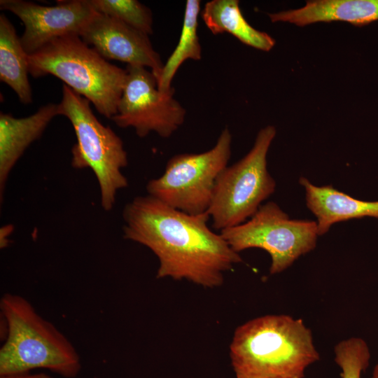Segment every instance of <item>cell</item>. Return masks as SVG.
Wrapping results in <instances>:
<instances>
[{
  "instance_id": "obj_1",
  "label": "cell",
  "mask_w": 378,
  "mask_h": 378,
  "mask_svg": "<svg viewBox=\"0 0 378 378\" xmlns=\"http://www.w3.org/2000/svg\"><path fill=\"white\" fill-rule=\"evenodd\" d=\"M123 237L158 258L156 278L187 280L204 288L223 285L224 274L242 262L220 234L208 226V212L190 215L150 196H139L122 212Z\"/></svg>"
},
{
  "instance_id": "obj_2",
  "label": "cell",
  "mask_w": 378,
  "mask_h": 378,
  "mask_svg": "<svg viewBox=\"0 0 378 378\" xmlns=\"http://www.w3.org/2000/svg\"><path fill=\"white\" fill-rule=\"evenodd\" d=\"M230 357L236 378H304L320 360L311 329L287 314H267L238 326Z\"/></svg>"
},
{
  "instance_id": "obj_3",
  "label": "cell",
  "mask_w": 378,
  "mask_h": 378,
  "mask_svg": "<svg viewBox=\"0 0 378 378\" xmlns=\"http://www.w3.org/2000/svg\"><path fill=\"white\" fill-rule=\"evenodd\" d=\"M6 336L0 349V376L47 369L65 378L81 370L80 356L52 323L43 318L24 298L6 293L0 300Z\"/></svg>"
},
{
  "instance_id": "obj_4",
  "label": "cell",
  "mask_w": 378,
  "mask_h": 378,
  "mask_svg": "<svg viewBox=\"0 0 378 378\" xmlns=\"http://www.w3.org/2000/svg\"><path fill=\"white\" fill-rule=\"evenodd\" d=\"M34 78L54 76L111 119L117 113L126 69L109 63L77 34L56 38L28 57Z\"/></svg>"
},
{
  "instance_id": "obj_5",
  "label": "cell",
  "mask_w": 378,
  "mask_h": 378,
  "mask_svg": "<svg viewBox=\"0 0 378 378\" xmlns=\"http://www.w3.org/2000/svg\"><path fill=\"white\" fill-rule=\"evenodd\" d=\"M59 115L66 117L74 130L76 141L71 148V165L90 168L100 190L101 205L111 211L118 192L128 186L122 170L127 166V153L122 139L93 113L90 102L66 85L58 104Z\"/></svg>"
},
{
  "instance_id": "obj_6",
  "label": "cell",
  "mask_w": 378,
  "mask_h": 378,
  "mask_svg": "<svg viewBox=\"0 0 378 378\" xmlns=\"http://www.w3.org/2000/svg\"><path fill=\"white\" fill-rule=\"evenodd\" d=\"M272 125L262 128L249 152L218 177L208 210L215 229L246 222L275 191L276 182L267 166V155L276 136Z\"/></svg>"
},
{
  "instance_id": "obj_7",
  "label": "cell",
  "mask_w": 378,
  "mask_h": 378,
  "mask_svg": "<svg viewBox=\"0 0 378 378\" xmlns=\"http://www.w3.org/2000/svg\"><path fill=\"white\" fill-rule=\"evenodd\" d=\"M231 143V133L225 127L211 149L174 155L164 173L148 182V195L190 215L208 212L216 180L230 158Z\"/></svg>"
},
{
  "instance_id": "obj_8",
  "label": "cell",
  "mask_w": 378,
  "mask_h": 378,
  "mask_svg": "<svg viewBox=\"0 0 378 378\" xmlns=\"http://www.w3.org/2000/svg\"><path fill=\"white\" fill-rule=\"evenodd\" d=\"M220 234L238 253L252 248L267 251L271 258L270 274L284 272L313 251L319 237L316 221L292 219L274 202L261 205L246 222Z\"/></svg>"
},
{
  "instance_id": "obj_9",
  "label": "cell",
  "mask_w": 378,
  "mask_h": 378,
  "mask_svg": "<svg viewBox=\"0 0 378 378\" xmlns=\"http://www.w3.org/2000/svg\"><path fill=\"white\" fill-rule=\"evenodd\" d=\"M127 77L111 120L121 128L132 127L144 138L155 132L162 138L171 136L184 122L186 109L174 97V90L162 92L147 68L127 65Z\"/></svg>"
},
{
  "instance_id": "obj_10",
  "label": "cell",
  "mask_w": 378,
  "mask_h": 378,
  "mask_svg": "<svg viewBox=\"0 0 378 378\" xmlns=\"http://www.w3.org/2000/svg\"><path fill=\"white\" fill-rule=\"evenodd\" d=\"M0 8L11 12L22 22L24 30L20 38L28 55L56 38L80 36L96 13L89 0L57 1L54 6L23 0H1Z\"/></svg>"
},
{
  "instance_id": "obj_11",
  "label": "cell",
  "mask_w": 378,
  "mask_h": 378,
  "mask_svg": "<svg viewBox=\"0 0 378 378\" xmlns=\"http://www.w3.org/2000/svg\"><path fill=\"white\" fill-rule=\"evenodd\" d=\"M80 37L106 60L150 68L158 83L164 64L153 49L149 35L96 12Z\"/></svg>"
},
{
  "instance_id": "obj_12",
  "label": "cell",
  "mask_w": 378,
  "mask_h": 378,
  "mask_svg": "<svg viewBox=\"0 0 378 378\" xmlns=\"http://www.w3.org/2000/svg\"><path fill=\"white\" fill-rule=\"evenodd\" d=\"M59 115L58 104L41 106L22 118L0 113V195H4L8 177L29 146L40 138L50 121Z\"/></svg>"
},
{
  "instance_id": "obj_13",
  "label": "cell",
  "mask_w": 378,
  "mask_h": 378,
  "mask_svg": "<svg viewBox=\"0 0 378 378\" xmlns=\"http://www.w3.org/2000/svg\"><path fill=\"white\" fill-rule=\"evenodd\" d=\"M299 183L305 191L307 207L316 216L319 236L326 234L332 225L340 222L378 218V201L356 199L331 185L316 186L303 176Z\"/></svg>"
},
{
  "instance_id": "obj_14",
  "label": "cell",
  "mask_w": 378,
  "mask_h": 378,
  "mask_svg": "<svg viewBox=\"0 0 378 378\" xmlns=\"http://www.w3.org/2000/svg\"><path fill=\"white\" fill-rule=\"evenodd\" d=\"M269 17L272 22H286L300 27L332 21L365 26L378 21V0L308 1L300 8L270 13Z\"/></svg>"
},
{
  "instance_id": "obj_15",
  "label": "cell",
  "mask_w": 378,
  "mask_h": 378,
  "mask_svg": "<svg viewBox=\"0 0 378 378\" xmlns=\"http://www.w3.org/2000/svg\"><path fill=\"white\" fill-rule=\"evenodd\" d=\"M200 14L214 35L229 33L244 44L265 52L271 50L276 43L270 35L255 29L246 20L237 0L208 1Z\"/></svg>"
},
{
  "instance_id": "obj_16",
  "label": "cell",
  "mask_w": 378,
  "mask_h": 378,
  "mask_svg": "<svg viewBox=\"0 0 378 378\" xmlns=\"http://www.w3.org/2000/svg\"><path fill=\"white\" fill-rule=\"evenodd\" d=\"M28 57L14 26L4 14H1L0 80L12 88L24 104L32 103Z\"/></svg>"
},
{
  "instance_id": "obj_17",
  "label": "cell",
  "mask_w": 378,
  "mask_h": 378,
  "mask_svg": "<svg viewBox=\"0 0 378 378\" xmlns=\"http://www.w3.org/2000/svg\"><path fill=\"white\" fill-rule=\"evenodd\" d=\"M199 0L186 1L183 26L178 42L162 67L158 80L162 92L174 89L173 78L181 64L188 59L200 60L202 48L197 35L198 17L200 13Z\"/></svg>"
},
{
  "instance_id": "obj_18",
  "label": "cell",
  "mask_w": 378,
  "mask_h": 378,
  "mask_svg": "<svg viewBox=\"0 0 378 378\" xmlns=\"http://www.w3.org/2000/svg\"><path fill=\"white\" fill-rule=\"evenodd\" d=\"M94 10L118 20L148 35L153 34L150 9L136 0H89Z\"/></svg>"
},
{
  "instance_id": "obj_19",
  "label": "cell",
  "mask_w": 378,
  "mask_h": 378,
  "mask_svg": "<svg viewBox=\"0 0 378 378\" xmlns=\"http://www.w3.org/2000/svg\"><path fill=\"white\" fill-rule=\"evenodd\" d=\"M371 358L367 342L360 337L342 340L334 346V360L342 370V378H360Z\"/></svg>"
},
{
  "instance_id": "obj_20",
  "label": "cell",
  "mask_w": 378,
  "mask_h": 378,
  "mask_svg": "<svg viewBox=\"0 0 378 378\" xmlns=\"http://www.w3.org/2000/svg\"><path fill=\"white\" fill-rule=\"evenodd\" d=\"M13 227L10 225H7L2 227L0 230V247L4 248L8 246V238L13 232Z\"/></svg>"
},
{
  "instance_id": "obj_21",
  "label": "cell",
  "mask_w": 378,
  "mask_h": 378,
  "mask_svg": "<svg viewBox=\"0 0 378 378\" xmlns=\"http://www.w3.org/2000/svg\"><path fill=\"white\" fill-rule=\"evenodd\" d=\"M0 378H52V377L43 372L36 374H30L29 372H28L23 374L0 376Z\"/></svg>"
},
{
  "instance_id": "obj_22",
  "label": "cell",
  "mask_w": 378,
  "mask_h": 378,
  "mask_svg": "<svg viewBox=\"0 0 378 378\" xmlns=\"http://www.w3.org/2000/svg\"><path fill=\"white\" fill-rule=\"evenodd\" d=\"M372 378H378V363L374 368Z\"/></svg>"
}]
</instances>
